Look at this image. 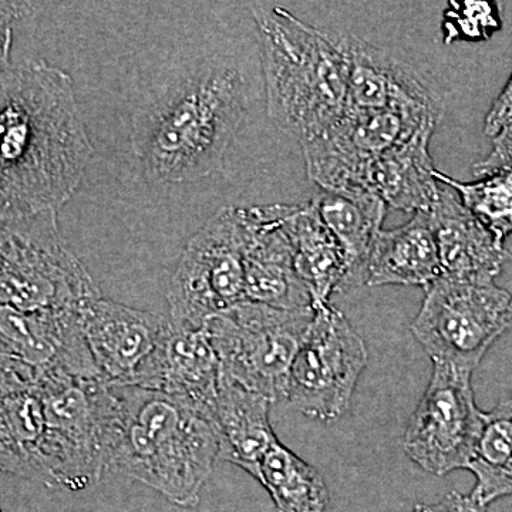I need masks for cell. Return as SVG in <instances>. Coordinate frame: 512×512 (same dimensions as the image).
Returning <instances> with one entry per match:
<instances>
[{
    "instance_id": "1",
    "label": "cell",
    "mask_w": 512,
    "mask_h": 512,
    "mask_svg": "<svg viewBox=\"0 0 512 512\" xmlns=\"http://www.w3.org/2000/svg\"><path fill=\"white\" fill-rule=\"evenodd\" d=\"M92 157L69 74L45 60L0 70V225L62 210Z\"/></svg>"
},
{
    "instance_id": "2",
    "label": "cell",
    "mask_w": 512,
    "mask_h": 512,
    "mask_svg": "<svg viewBox=\"0 0 512 512\" xmlns=\"http://www.w3.org/2000/svg\"><path fill=\"white\" fill-rule=\"evenodd\" d=\"M104 467L147 485L178 507L200 503L220 460L212 417L180 397L138 386H107Z\"/></svg>"
},
{
    "instance_id": "3",
    "label": "cell",
    "mask_w": 512,
    "mask_h": 512,
    "mask_svg": "<svg viewBox=\"0 0 512 512\" xmlns=\"http://www.w3.org/2000/svg\"><path fill=\"white\" fill-rule=\"evenodd\" d=\"M248 104V84L238 69L205 64L138 109L131 147L151 180L194 183L221 170Z\"/></svg>"
},
{
    "instance_id": "4",
    "label": "cell",
    "mask_w": 512,
    "mask_h": 512,
    "mask_svg": "<svg viewBox=\"0 0 512 512\" xmlns=\"http://www.w3.org/2000/svg\"><path fill=\"white\" fill-rule=\"evenodd\" d=\"M261 43L269 119L299 144L311 143L348 111V67L335 33L279 6H252Z\"/></svg>"
},
{
    "instance_id": "5",
    "label": "cell",
    "mask_w": 512,
    "mask_h": 512,
    "mask_svg": "<svg viewBox=\"0 0 512 512\" xmlns=\"http://www.w3.org/2000/svg\"><path fill=\"white\" fill-rule=\"evenodd\" d=\"M57 214L0 225V308L82 311L101 298L92 275L64 241Z\"/></svg>"
},
{
    "instance_id": "6",
    "label": "cell",
    "mask_w": 512,
    "mask_h": 512,
    "mask_svg": "<svg viewBox=\"0 0 512 512\" xmlns=\"http://www.w3.org/2000/svg\"><path fill=\"white\" fill-rule=\"evenodd\" d=\"M315 308L282 311L242 302L212 316L205 332L220 362V375L272 403L286 400L293 359Z\"/></svg>"
},
{
    "instance_id": "7",
    "label": "cell",
    "mask_w": 512,
    "mask_h": 512,
    "mask_svg": "<svg viewBox=\"0 0 512 512\" xmlns=\"http://www.w3.org/2000/svg\"><path fill=\"white\" fill-rule=\"evenodd\" d=\"M245 208H222L188 241L167 299L175 329L200 330L245 302Z\"/></svg>"
},
{
    "instance_id": "8",
    "label": "cell",
    "mask_w": 512,
    "mask_h": 512,
    "mask_svg": "<svg viewBox=\"0 0 512 512\" xmlns=\"http://www.w3.org/2000/svg\"><path fill=\"white\" fill-rule=\"evenodd\" d=\"M512 329V298L495 284L440 276L426 288L412 333L433 363L474 372L488 349Z\"/></svg>"
},
{
    "instance_id": "9",
    "label": "cell",
    "mask_w": 512,
    "mask_h": 512,
    "mask_svg": "<svg viewBox=\"0 0 512 512\" xmlns=\"http://www.w3.org/2000/svg\"><path fill=\"white\" fill-rule=\"evenodd\" d=\"M367 359L365 340L339 309L330 303L315 308L293 359L286 400L309 419H340L349 409Z\"/></svg>"
},
{
    "instance_id": "10",
    "label": "cell",
    "mask_w": 512,
    "mask_h": 512,
    "mask_svg": "<svg viewBox=\"0 0 512 512\" xmlns=\"http://www.w3.org/2000/svg\"><path fill=\"white\" fill-rule=\"evenodd\" d=\"M441 117L413 107L346 111L326 133L302 146L309 180L322 190L365 194L363 181L373 161Z\"/></svg>"
},
{
    "instance_id": "11",
    "label": "cell",
    "mask_w": 512,
    "mask_h": 512,
    "mask_svg": "<svg viewBox=\"0 0 512 512\" xmlns=\"http://www.w3.org/2000/svg\"><path fill=\"white\" fill-rule=\"evenodd\" d=\"M47 427L53 488L82 491L99 483L104 467V404L100 379L49 375L37 380Z\"/></svg>"
},
{
    "instance_id": "12",
    "label": "cell",
    "mask_w": 512,
    "mask_h": 512,
    "mask_svg": "<svg viewBox=\"0 0 512 512\" xmlns=\"http://www.w3.org/2000/svg\"><path fill=\"white\" fill-rule=\"evenodd\" d=\"M473 372L433 363L429 386L414 410L403 448L433 476L466 470L481 430V412L471 386Z\"/></svg>"
},
{
    "instance_id": "13",
    "label": "cell",
    "mask_w": 512,
    "mask_h": 512,
    "mask_svg": "<svg viewBox=\"0 0 512 512\" xmlns=\"http://www.w3.org/2000/svg\"><path fill=\"white\" fill-rule=\"evenodd\" d=\"M0 372L33 382L56 373L100 379L84 339L82 311L0 308Z\"/></svg>"
},
{
    "instance_id": "14",
    "label": "cell",
    "mask_w": 512,
    "mask_h": 512,
    "mask_svg": "<svg viewBox=\"0 0 512 512\" xmlns=\"http://www.w3.org/2000/svg\"><path fill=\"white\" fill-rule=\"evenodd\" d=\"M82 326L94 366L107 386H138L171 330L170 319L103 296L84 306Z\"/></svg>"
},
{
    "instance_id": "15",
    "label": "cell",
    "mask_w": 512,
    "mask_h": 512,
    "mask_svg": "<svg viewBox=\"0 0 512 512\" xmlns=\"http://www.w3.org/2000/svg\"><path fill=\"white\" fill-rule=\"evenodd\" d=\"M292 205L245 208V302L282 311L313 308L311 292L296 274L288 222Z\"/></svg>"
},
{
    "instance_id": "16",
    "label": "cell",
    "mask_w": 512,
    "mask_h": 512,
    "mask_svg": "<svg viewBox=\"0 0 512 512\" xmlns=\"http://www.w3.org/2000/svg\"><path fill=\"white\" fill-rule=\"evenodd\" d=\"M335 37L348 67V111L413 107L443 114L436 87L410 64L348 33Z\"/></svg>"
},
{
    "instance_id": "17",
    "label": "cell",
    "mask_w": 512,
    "mask_h": 512,
    "mask_svg": "<svg viewBox=\"0 0 512 512\" xmlns=\"http://www.w3.org/2000/svg\"><path fill=\"white\" fill-rule=\"evenodd\" d=\"M0 474L53 488L49 427L39 386L0 372Z\"/></svg>"
},
{
    "instance_id": "18",
    "label": "cell",
    "mask_w": 512,
    "mask_h": 512,
    "mask_svg": "<svg viewBox=\"0 0 512 512\" xmlns=\"http://www.w3.org/2000/svg\"><path fill=\"white\" fill-rule=\"evenodd\" d=\"M441 276L470 284H494L510 252L461 204L457 192L444 185L429 212Z\"/></svg>"
},
{
    "instance_id": "19",
    "label": "cell",
    "mask_w": 512,
    "mask_h": 512,
    "mask_svg": "<svg viewBox=\"0 0 512 512\" xmlns=\"http://www.w3.org/2000/svg\"><path fill=\"white\" fill-rule=\"evenodd\" d=\"M220 383V362L207 332L175 329L148 363L138 387L187 400L212 417Z\"/></svg>"
},
{
    "instance_id": "20",
    "label": "cell",
    "mask_w": 512,
    "mask_h": 512,
    "mask_svg": "<svg viewBox=\"0 0 512 512\" xmlns=\"http://www.w3.org/2000/svg\"><path fill=\"white\" fill-rule=\"evenodd\" d=\"M436 124L421 127L409 140L373 161L363 181V192L403 212L429 214L439 200L430 140Z\"/></svg>"
},
{
    "instance_id": "21",
    "label": "cell",
    "mask_w": 512,
    "mask_h": 512,
    "mask_svg": "<svg viewBox=\"0 0 512 512\" xmlns=\"http://www.w3.org/2000/svg\"><path fill=\"white\" fill-rule=\"evenodd\" d=\"M271 400L220 375L212 421L220 440V460L258 478L259 464L276 439L269 409Z\"/></svg>"
},
{
    "instance_id": "22",
    "label": "cell",
    "mask_w": 512,
    "mask_h": 512,
    "mask_svg": "<svg viewBox=\"0 0 512 512\" xmlns=\"http://www.w3.org/2000/svg\"><path fill=\"white\" fill-rule=\"evenodd\" d=\"M441 276L429 214L417 212L403 227L380 231L365 266L369 286H430Z\"/></svg>"
},
{
    "instance_id": "23",
    "label": "cell",
    "mask_w": 512,
    "mask_h": 512,
    "mask_svg": "<svg viewBox=\"0 0 512 512\" xmlns=\"http://www.w3.org/2000/svg\"><path fill=\"white\" fill-rule=\"evenodd\" d=\"M286 227L296 274L311 292L313 308L328 305L333 293L349 289L350 266L345 249L311 202L292 205Z\"/></svg>"
},
{
    "instance_id": "24",
    "label": "cell",
    "mask_w": 512,
    "mask_h": 512,
    "mask_svg": "<svg viewBox=\"0 0 512 512\" xmlns=\"http://www.w3.org/2000/svg\"><path fill=\"white\" fill-rule=\"evenodd\" d=\"M311 204L345 249L350 266L349 288L365 284V266L377 234L382 231L387 205L370 194L322 190Z\"/></svg>"
},
{
    "instance_id": "25",
    "label": "cell",
    "mask_w": 512,
    "mask_h": 512,
    "mask_svg": "<svg viewBox=\"0 0 512 512\" xmlns=\"http://www.w3.org/2000/svg\"><path fill=\"white\" fill-rule=\"evenodd\" d=\"M256 481L271 495L278 512L328 510V485L319 471L279 440L262 458Z\"/></svg>"
},
{
    "instance_id": "26",
    "label": "cell",
    "mask_w": 512,
    "mask_h": 512,
    "mask_svg": "<svg viewBox=\"0 0 512 512\" xmlns=\"http://www.w3.org/2000/svg\"><path fill=\"white\" fill-rule=\"evenodd\" d=\"M466 470L476 477L470 494L484 507L512 497V397L481 414L480 436Z\"/></svg>"
},
{
    "instance_id": "27",
    "label": "cell",
    "mask_w": 512,
    "mask_h": 512,
    "mask_svg": "<svg viewBox=\"0 0 512 512\" xmlns=\"http://www.w3.org/2000/svg\"><path fill=\"white\" fill-rule=\"evenodd\" d=\"M433 174L439 183L456 191L461 204L504 244L512 234V168L474 183H460L437 170Z\"/></svg>"
},
{
    "instance_id": "28",
    "label": "cell",
    "mask_w": 512,
    "mask_h": 512,
    "mask_svg": "<svg viewBox=\"0 0 512 512\" xmlns=\"http://www.w3.org/2000/svg\"><path fill=\"white\" fill-rule=\"evenodd\" d=\"M36 3L0 2V70L10 64L13 45V28L19 20L35 12Z\"/></svg>"
},
{
    "instance_id": "29",
    "label": "cell",
    "mask_w": 512,
    "mask_h": 512,
    "mask_svg": "<svg viewBox=\"0 0 512 512\" xmlns=\"http://www.w3.org/2000/svg\"><path fill=\"white\" fill-rule=\"evenodd\" d=\"M494 144L490 156L474 165V175L485 177L498 171L512 168V124L493 137Z\"/></svg>"
},
{
    "instance_id": "30",
    "label": "cell",
    "mask_w": 512,
    "mask_h": 512,
    "mask_svg": "<svg viewBox=\"0 0 512 512\" xmlns=\"http://www.w3.org/2000/svg\"><path fill=\"white\" fill-rule=\"evenodd\" d=\"M413 512H487V507L478 503L471 494L450 491L434 504H416Z\"/></svg>"
},
{
    "instance_id": "31",
    "label": "cell",
    "mask_w": 512,
    "mask_h": 512,
    "mask_svg": "<svg viewBox=\"0 0 512 512\" xmlns=\"http://www.w3.org/2000/svg\"><path fill=\"white\" fill-rule=\"evenodd\" d=\"M512 124V76L508 80L498 99L485 117L484 131L487 136L495 137L503 128Z\"/></svg>"
},
{
    "instance_id": "32",
    "label": "cell",
    "mask_w": 512,
    "mask_h": 512,
    "mask_svg": "<svg viewBox=\"0 0 512 512\" xmlns=\"http://www.w3.org/2000/svg\"><path fill=\"white\" fill-rule=\"evenodd\" d=\"M0 512H3V511H2V508H0Z\"/></svg>"
}]
</instances>
